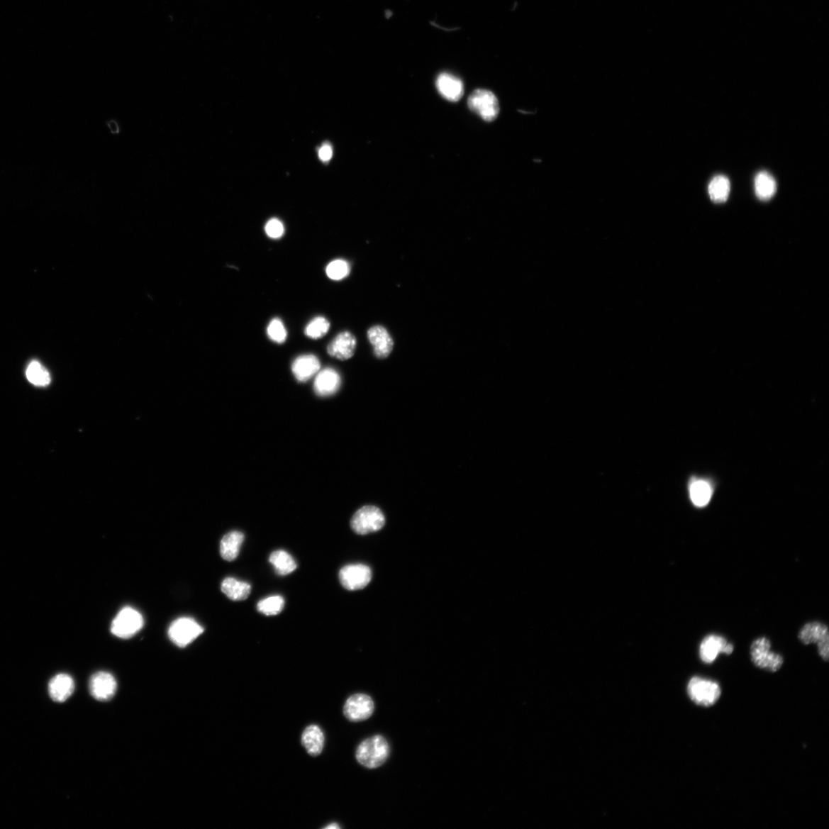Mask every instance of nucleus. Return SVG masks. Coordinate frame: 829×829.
<instances>
[{
	"mask_svg": "<svg viewBox=\"0 0 829 829\" xmlns=\"http://www.w3.org/2000/svg\"><path fill=\"white\" fill-rule=\"evenodd\" d=\"M390 752L387 740L375 735L363 740L356 751V759L361 766L369 769H377L386 762Z\"/></svg>",
	"mask_w": 829,
	"mask_h": 829,
	"instance_id": "nucleus-1",
	"label": "nucleus"
},
{
	"mask_svg": "<svg viewBox=\"0 0 829 829\" xmlns=\"http://www.w3.org/2000/svg\"><path fill=\"white\" fill-rule=\"evenodd\" d=\"M687 694L695 704L709 707L718 702L722 691L719 684L712 679L694 677L688 683Z\"/></svg>",
	"mask_w": 829,
	"mask_h": 829,
	"instance_id": "nucleus-2",
	"label": "nucleus"
},
{
	"mask_svg": "<svg viewBox=\"0 0 829 829\" xmlns=\"http://www.w3.org/2000/svg\"><path fill=\"white\" fill-rule=\"evenodd\" d=\"M750 656L752 663L760 669L775 673L784 665V660L778 654L771 650V642L766 638H760L753 641L750 647Z\"/></svg>",
	"mask_w": 829,
	"mask_h": 829,
	"instance_id": "nucleus-3",
	"label": "nucleus"
},
{
	"mask_svg": "<svg viewBox=\"0 0 829 829\" xmlns=\"http://www.w3.org/2000/svg\"><path fill=\"white\" fill-rule=\"evenodd\" d=\"M386 523L385 516L376 507L367 506L359 509L352 518V529L358 535H365L378 532Z\"/></svg>",
	"mask_w": 829,
	"mask_h": 829,
	"instance_id": "nucleus-4",
	"label": "nucleus"
},
{
	"mask_svg": "<svg viewBox=\"0 0 829 829\" xmlns=\"http://www.w3.org/2000/svg\"><path fill=\"white\" fill-rule=\"evenodd\" d=\"M144 620L141 613L132 608L121 611L111 623V630L120 638L133 637L143 627Z\"/></svg>",
	"mask_w": 829,
	"mask_h": 829,
	"instance_id": "nucleus-5",
	"label": "nucleus"
},
{
	"mask_svg": "<svg viewBox=\"0 0 829 829\" xmlns=\"http://www.w3.org/2000/svg\"><path fill=\"white\" fill-rule=\"evenodd\" d=\"M469 108L486 122H492L499 113V101L493 92L486 89L473 91L468 100Z\"/></svg>",
	"mask_w": 829,
	"mask_h": 829,
	"instance_id": "nucleus-6",
	"label": "nucleus"
},
{
	"mask_svg": "<svg viewBox=\"0 0 829 829\" xmlns=\"http://www.w3.org/2000/svg\"><path fill=\"white\" fill-rule=\"evenodd\" d=\"M374 711V701L366 694H355L349 696L343 706L344 716L353 723L369 719Z\"/></svg>",
	"mask_w": 829,
	"mask_h": 829,
	"instance_id": "nucleus-7",
	"label": "nucleus"
},
{
	"mask_svg": "<svg viewBox=\"0 0 829 829\" xmlns=\"http://www.w3.org/2000/svg\"><path fill=\"white\" fill-rule=\"evenodd\" d=\"M799 638L804 645L816 644L819 655L827 661L829 657L828 628L820 622H810L801 629Z\"/></svg>",
	"mask_w": 829,
	"mask_h": 829,
	"instance_id": "nucleus-8",
	"label": "nucleus"
},
{
	"mask_svg": "<svg viewBox=\"0 0 829 829\" xmlns=\"http://www.w3.org/2000/svg\"><path fill=\"white\" fill-rule=\"evenodd\" d=\"M203 632L202 627L194 619L182 618L172 623L169 637L175 645L184 647L198 638Z\"/></svg>",
	"mask_w": 829,
	"mask_h": 829,
	"instance_id": "nucleus-9",
	"label": "nucleus"
},
{
	"mask_svg": "<svg viewBox=\"0 0 829 829\" xmlns=\"http://www.w3.org/2000/svg\"><path fill=\"white\" fill-rule=\"evenodd\" d=\"M339 577L344 589L357 591L366 588L369 584L372 571L370 567L365 564H349L342 568Z\"/></svg>",
	"mask_w": 829,
	"mask_h": 829,
	"instance_id": "nucleus-10",
	"label": "nucleus"
},
{
	"mask_svg": "<svg viewBox=\"0 0 829 829\" xmlns=\"http://www.w3.org/2000/svg\"><path fill=\"white\" fill-rule=\"evenodd\" d=\"M733 650V645L724 638L711 635L703 640L699 654L703 663L712 664L720 654L730 655Z\"/></svg>",
	"mask_w": 829,
	"mask_h": 829,
	"instance_id": "nucleus-11",
	"label": "nucleus"
},
{
	"mask_svg": "<svg viewBox=\"0 0 829 829\" xmlns=\"http://www.w3.org/2000/svg\"><path fill=\"white\" fill-rule=\"evenodd\" d=\"M89 689L91 696L96 700L106 701L115 695L117 682L111 674L101 672L91 677Z\"/></svg>",
	"mask_w": 829,
	"mask_h": 829,
	"instance_id": "nucleus-12",
	"label": "nucleus"
},
{
	"mask_svg": "<svg viewBox=\"0 0 829 829\" xmlns=\"http://www.w3.org/2000/svg\"><path fill=\"white\" fill-rule=\"evenodd\" d=\"M340 385L341 378L338 372L332 368H327L316 374L313 389L316 395L328 397L337 394Z\"/></svg>",
	"mask_w": 829,
	"mask_h": 829,
	"instance_id": "nucleus-13",
	"label": "nucleus"
},
{
	"mask_svg": "<svg viewBox=\"0 0 829 829\" xmlns=\"http://www.w3.org/2000/svg\"><path fill=\"white\" fill-rule=\"evenodd\" d=\"M356 348V338L351 333L345 331L339 333L330 343L328 352L332 357L340 360H347L353 357Z\"/></svg>",
	"mask_w": 829,
	"mask_h": 829,
	"instance_id": "nucleus-14",
	"label": "nucleus"
},
{
	"mask_svg": "<svg viewBox=\"0 0 829 829\" xmlns=\"http://www.w3.org/2000/svg\"><path fill=\"white\" fill-rule=\"evenodd\" d=\"M367 337L377 358L384 359L389 356L394 348V340L383 326L372 327L367 332Z\"/></svg>",
	"mask_w": 829,
	"mask_h": 829,
	"instance_id": "nucleus-15",
	"label": "nucleus"
},
{
	"mask_svg": "<svg viewBox=\"0 0 829 829\" xmlns=\"http://www.w3.org/2000/svg\"><path fill=\"white\" fill-rule=\"evenodd\" d=\"M320 369L319 359L311 354L297 357L292 365L293 374L300 383L310 380L318 374Z\"/></svg>",
	"mask_w": 829,
	"mask_h": 829,
	"instance_id": "nucleus-16",
	"label": "nucleus"
},
{
	"mask_svg": "<svg viewBox=\"0 0 829 829\" xmlns=\"http://www.w3.org/2000/svg\"><path fill=\"white\" fill-rule=\"evenodd\" d=\"M436 87L443 97L450 101H457L463 96L462 82L452 74H440L436 80Z\"/></svg>",
	"mask_w": 829,
	"mask_h": 829,
	"instance_id": "nucleus-17",
	"label": "nucleus"
},
{
	"mask_svg": "<svg viewBox=\"0 0 829 829\" xmlns=\"http://www.w3.org/2000/svg\"><path fill=\"white\" fill-rule=\"evenodd\" d=\"M301 743L310 756H320L325 745V735L320 726L316 724L306 726L301 735Z\"/></svg>",
	"mask_w": 829,
	"mask_h": 829,
	"instance_id": "nucleus-18",
	"label": "nucleus"
},
{
	"mask_svg": "<svg viewBox=\"0 0 829 829\" xmlns=\"http://www.w3.org/2000/svg\"><path fill=\"white\" fill-rule=\"evenodd\" d=\"M74 690L73 679L68 674L55 676L49 684L50 697L55 702L62 703L68 700Z\"/></svg>",
	"mask_w": 829,
	"mask_h": 829,
	"instance_id": "nucleus-19",
	"label": "nucleus"
},
{
	"mask_svg": "<svg viewBox=\"0 0 829 829\" xmlns=\"http://www.w3.org/2000/svg\"><path fill=\"white\" fill-rule=\"evenodd\" d=\"M245 540L243 533L234 530L223 537L221 541L220 552L226 561H235L238 557L240 547Z\"/></svg>",
	"mask_w": 829,
	"mask_h": 829,
	"instance_id": "nucleus-20",
	"label": "nucleus"
},
{
	"mask_svg": "<svg viewBox=\"0 0 829 829\" xmlns=\"http://www.w3.org/2000/svg\"><path fill=\"white\" fill-rule=\"evenodd\" d=\"M221 591L228 599L235 601H245L251 591V586L234 577H227L221 584Z\"/></svg>",
	"mask_w": 829,
	"mask_h": 829,
	"instance_id": "nucleus-21",
	"label": "nucleus"
},
{
	"mask_svg": "<svg viewBox=\"0 0 829 829\" xmlns=\"http://www.w3.org/2000/svg\"><path fill=\"white\" fill-rule=\"evenodd\" d=\"M690 496L695 506L705 507L709 504L713 496L711 483L704 479H694L690 486Z\"/></svg>",
	"mask_w": 829,
	"mask_h": 829,
	"instance_id": "nucleus-22",
	"label": "nucleus"
},
{
	"mask_svg": "<svg viewBox=\"0 0 829 829\" xmlns=\"http://www.w3.org/2000/svg\"><path fill=\"white\" fill-rule=\"evenodd\" d=\"M269 561L274 567L277 574L281 576L291 574L296 569L297 565L294 558L283 550L274 552L269 556Z\"/></svg>",
	"mask_w": 829,
	"mask_h": 829,
	"instance_id": "nucleus-23",
	"label": "nucleus"
},
{
	"mask_svg": "<svg viewBox=\"0 0 829 829\" xmlns=\"http://www.w3.org/2000/svg\"><path fill=\"white\" fill-rule=\"evenodd\" d=\"M777 182L768 172H760L755 179V191L757 197L763 201L770 199L777 192Z\"/></svg>",
	"mask_w": 829,
	"mask_h": 829,
	"instance_id": "nucleus-24",
	"label": "nucleus"
},
{
	"mask_svg": "<svg viewBox=\"0 0 829 829\" xmlns=\"http://www.w3.org/2000/svg\"><path fill=\"white\" fill-rule=\"evenodd\" d=\"M712 201L720 203L728 199L730 193V182L723 175L714 177L708 187Z\"/></svg>",
	"mask_w": 829,
	"mask_h": 829,
	"instance_id": "nucleus-25",
	"label": "nucleus"
},
{
	"mask_svg": "<svg viewBox=\"0 0 829 829\" xmlns=\"http://www.w3.org/2000/svg\"><path fill=\"white\" fill-rule=\"evenodd\" d=\"M26 377L30 383L37 386H46L50 384V372L38 361H33L28 366Z\"/></svg>",
	"mask_w": 829,
	"mask_h": 829,
	"instance_id": "nucleus-26",
	"label": "nucleus"
},
{
	"mask_svg": "<svg viewBox=\"0 0 829 829\" xmlns=\"http://www.w3.org/2000/svg\"><path fill=\"white\" fill-rule=\"evenodd\" d=\"M284 607V600L279 595L272 596L257 603V611L267 616H277Z\"/></svg>",
	"mask_w": 829,
	"mask_h": 829,
	"instance_id": "nucleus-27",
	"label": "nucleus"
},
{
	"mask_svg": "<svg viewBox=\"0 0 829 829\" xmlns=\"http://www.w3.org/2000/svg\"><path fill=\"white\" fill-rule=\"evenodd\" d=\"M330 328V322L322 316H318L306 326L304 332L306 337L318 340L323 338L328 333Z\"/></svg>",
	"mask_w": 829,
	"mask_h": 829,
	"instance_id": "nucleus-28",
	"label": "nucleus"
},
{
	"mask_svg": "<svg viewBox=\"0 0 829 829\" xmlns=\"http://www.w3.org/2000/svg\"><path fill=\"white\" fill-rule=\"evenodd\" d=\"M329 278L333 281H340L347 277L350 273V266L344 260H335L326 269Z\"/></svg>",
	"mask_w": 829,
	"mask_h": 829,
	"instance_id": "nucleus-29",
	"label": "nucleus"
},
{
	"mask_svg": "<svg viewBox=\"0 0 829 829\" xmlns=\"http://www.w3.org/2000/svg\"><path fill=\"white\" fill-rule=\"evenodd\" d=\"M267 335L269 339L277 343H283L287 337L284 325L279 319L275 318L268 325Z\"/></svg>",
	"mask_w": 829,
	"mask_h": 829,
	"instance_id": "nucleus-30",
	"label": "nucleus"
},
{
	"mask_svg": "<svg viewBox=\"0 0 829 829\" xmlns=\"http://www.w3.org/2000/svg\"><path fill=\"white\" fill-rule=\"evenodd\" d=\"M267 235L272 238H282L284 233L283 223L277 219L269 220L265 227Z\"/></svg>",
	"mask_w": 829,
	"mask_h": 829,
	"instance_id": "nucleus-31",
	"label": "nucleus"
},
{
	"mask_svg": "<svg viewBox=\"0 0 829 829\" xmlns=\"http://www.w3.org/2000/svg\"><path fill=\"white\" fill-rule=\"evenodd\" d=\"M333 155L332 148L329 144H324L320 149L319 157L323 162H328Z\"/></svg>",
	"mask_w": 829,
	"mask_h": 829,
	"instance_id": "nucleus-32",
	"label": "nucleus"
},
{
	"mask_svg": "<svg viewBox=\"0 0 829 829\" xmlns=\"http://www.w3.org/2000/svg\"><path fill=\"white\" fill-rule=\"evenodd\" d=\"M324 828H326V829H337V828H340V826L338 823H333L332 824H330L328 826L324 827Z\"/></svg>",
	"mask_w": 829,
	"mask_h": 829,
	"instance_id": "nucleus-33",
	"label": "nucleus"
}]
</instances>
